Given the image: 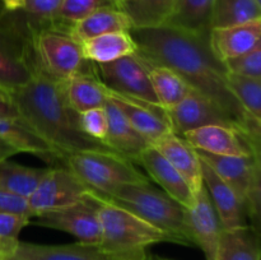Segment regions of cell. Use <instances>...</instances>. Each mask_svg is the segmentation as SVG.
<instances>
[{"label":"cell","mask_w":261,"mask_h":260,"mask_svg":"<svg viewBox=\"0 0 261 260\" xmlns=\"http://www.w3.org/2000/svg\"><path fill=\"white\" fill-rule=\"evenodd\" d=\"M137 53L168 66L201 96L213 102L245 134L260 143L261 124L244 111L227 83V70L208 45V37L191 35L170 25L132 28Z\"/></svg>","instance_id":"obj_1"},{"label":"cell","mask_w":261,"mask_h":260,"mask_svg":"<svg viewBox=\"0 0 261 260\" xmlns=\"http://www.w3.org/2000/svg\"><path fill=\"white\" fill-rule=\"evenodd\" d=\"M10 94L20 119L53 148L59 161L84 150L116 153L83 132L79 114L64 97L61 82L48 78L40 69L27 84Z\"/></svg>","instance_id":"obj_2"},{"label":"cell","mask_w":261,"mask_h":260,"mask_svg":"<svg viewBox=\"0 0 261 260\" xmlns=\"http://www.w3.org/2000/svg\"><path fill=\"white\" fill-rule=\"evenodd\" d=\"M92 191V190H91ZM98 199V217L101 222L99 249L119 260H147V249L161 242L178 244L177 240L158 227L148 223L132 212L109 200Z\"/></svg>","instance_id":"obj_3"},{"label":"cell","mask_w":261,"mask_h":260,"mask_svg":"<svg viewBox=\"0 0 261 260\" xmlns=\"http://www.w3.org/2000/svg\"><path fill=\"white\" fill-rule=\"evenodd\" d=\"M94 194L167 232L180 245H191L185 227V209L150 184H124L109 194Z\"/></svg>","instance_id":"obj_4"},{"label":"cell","mask_w":261,"mask_h":260,"mask_svg":"<svg viewBox=\"0 0 261 260\" xmlns=\"http://www.w3.org/2000/svg\"><path fill=\"white\" fill-rule=\"evenodd\" d=\"M33 30L28 20L0 5V88L13 92L38 70L33 53Z\"/></svg>","instance_id":"obj_5"},{"label":"cell","mask_w":261,"mask_h":260,"mask_svg":"<svg viewBox=\"0 0 261 260\" xmlns=\"http://www.w3.org/2000/svg\"><path fill=\"white\" fill-rule=\"evenodd\" d=\"M61 162L91 190L101 194L124 184H150L132 161L117 153L84 150L66 154Z\"/></svg>","instance_id":"obj_6"},{"label":"cell","mask_w":261,"mask_h":260,"mask_svg":"<svg viewBox=\"0 0 261 260\" xmlns=\"http://www.w3.org/2000/svg\"><path fill=\"white\" fill-rule=\"evenodd\" d=\"M33 53L40 71L56 82L70 78L88 63L81 43L55 28L33 30Z\"/></svg>","instance_id":"obj_7"},{"label":"cell","mask_w":261,"mask_h":260,"mask_svg":"<svg viewBox=\"0 0 261 260\" xmlns=\"http://www.w3.org/2000/svg\"><path fill=\"white\" fill-rule=\"evenodd\" d=\"M99 201L89 189L88 194L76 203L64 208L36 216L35 224L66 232L86 245H99L101 222L98 217Z\"/></svg>","instance_id":"obj_8"},{"label":"cell","mask_w":261,"mask_h":260,"mask_svg":"<svg viewBox=\"0 0 261 260\" xmlns=\"http://www.w3.org/2000/svg\"><path fill=\"white\" fill-rule=\"evenodd\" d=\"M93 71L105 88L124 96L158 105L147 68L137 53L106 64H94ZM160 106V105H158Z\"/></svg>","instance_id":"obj_9"},{"label":"cell","mask_w":261,"mask_h":260,"mask_svg":"<svg viewBox=\"0 0 261 260\" xmlns=\"http://www.w3.org/2000/svg\"><path fill=\"white\" fill-rule=\"evenodd\" d=\"M89 188L66 167L48 168L36 190L28 198L31 219L38 214L76 203Z\"/></svg>","instance_id":"obj_10"},{"label":"cell","mask_w":261,"mask_h":260,"mask_svg":"<svg viewBox=\"0 0 261 260\" xmlns=\"http://www.w3.org/2000/svg\"><path fill=\"white\" fill-rule=\"evenodd\" d=\"M193 149L219 155H260V143L239 129L208 125L181 135Z\"/></svg>","instance_id":"obj_11"},{"label":"cell","mask_w":261,"mask_h":260,"mask_svg":"<svg viewBox=\"0 0 261 260\" xmlns=\"http://www.w3.org/2000/svg\"><path fill=\"white\" fill-rule=\"evenodd\" d=\"M166 115L171 132L178 137L185 134L189 130L208 126V125H223L242 132L213 102L194 89H190L177 105L166 110Z\"/></svg>","instance_id":"obj_12"},{"label":"cell","mask_w":261,"mask_h":260,"mask_svg":"<svg viewBox=\"0 0 261 260\" xmlns=\"http://www.w3.org/2000/svg\"><path fill=\"white\" fill-rule=\"evenodd\" d=\"M185 227L191 245L204 252L205 260H214L222 227L204 186L196 194L195 204L185 209Z\"/></svg>","instance_id":"obj_13"},{"label":"cell","mask_w":261,"mask_h":260,"mask_svg":"<svg viewBox=\"0 0 261 260\" xmlns=\"http://www.w3.org/2000/svg\"><path fill=\"white\" fill-rule=\"evenodd\" d=\"M106 89V97L149 144L171 132L166 110L158 105Z\"/></svg>","instance_id":"obj_14"},{"label":"cell","mask_w":261,"mask_h":260,"mask_svg":"<svg viewBox=\"0 0 261 260\" xmlns=\"http://www.w3.org/2000/svg\"><path fill=\"white\" fill-rule=\"evenodd\" d=\"M195 152L204 163L231 186L245 205L252 181L261 172L260 155H219L201 150Z\"/></svg>","instance_id":"obj_15"},{"label":"cell","mask_w":261,"mask_h":260,"mask_svg":"<svg viewBox=\"0 0 261 260\" xmlns=\"http://www.w3.org/2000/svg\"><path fill=\"white\" fill-rule=\"evenodd\" d=\"M201 176H203L204 188L208 191L219 223L224 231L242 228L249 226L245 205L241 199L236 195L231 186L224 183L206 163L200 160Z\"/></svg>","instance_id":"obj_16"},{"label":"cell","mask_w":261,"mask_h":260,"mask_svg":"<svg viewBox=\"0 0 261 260\" xmlns=\"http://www.w3.org/2000/svg\"><path fill=\"white\" fill-rule=\"evenodd\" d=\"M137 163L147 171L150 180L161 186L163 193L167 194L184 209L191 208L195 204L196 195L185 178L152 145H148L143 150Z\"/></svg>","instance_id":"obj_17"},{"label":"cell","mask_w":261,"mask_h":260,"mask_svg":"<svg viewBox=\"0 0 261 260\" xmlns=\"http://www.w3.org/2000/svg\"><path fill=\"white\" fill-rule=\"evenodd\" d=\"M261 19L239 25L212 28L208 45L221 63L237 58L261 43Z\"/></svg>","instance_id":"obj_18"},{"label":"cell","mask_w":261,"mask_h":260,"mask_svg":"<svg viewBox=\"0 0 261 260\" xmlns=\"http://www.w3.org/2000/svg\"><path fill=\"white\" fill-rule=\"evenodd\" d=\"M153 148L158 150L170 165L182 176L191 188L193 193L198 194L203 189L201 163L198 153L181 137L170 132L153 142Z\"/></svg>","instance_id":"obj_19"},{"label":"cell","mask_w":261,"mask_h":260,"mask_svg":"<svg viewBox=\"0 0 261 260\" xmlns=\"http://www.w3.org/2000/svg\"><path fill=\"white\" fill-rule=\"evenodd\" d=\"M7 260H119L99 249L98 245L81 242L68 245H40L19 241Z\"/></svg>","instance_id":"obj_20"},{"label":"cell","mask_w":261,"mask_h":260,"mask_svg":"<svg viewBox=\"0 0 261 260\" xmlns=\"http://www.w3.org/2000/svg\"><path fill=\"white\" fill-rule=\"evenodd\" d=\"M103 107L107 115V138L105 144L126 160L137 163L143 150L150 144L133 127L112 102L106 99Z\"/></svg>","instance_id":"obj_21"},{"label":"cell","mask_w":261,"mask_h":260,"mask_svg":"<svg viewBox=\"0 0 261 260\" xmlns=\"http://www.w3.org/2000/svg\"><path fill=\"white\" fill-rule=\"evenodd\" d=\"M61 88L68 105L78 114L106 103V89L97 79L91 61L81 71L61 82Z\"/></svg>","instance_id":"obj_22"},{"label":"cell","mask_w":261,"mask_h":260,"mask_svg":"<svg viewBox=\"0 0 261 260\" xmlns=\"http://www.w3.org/2000/svg\"><path fill=\"white\" fill-rule=\"evenodd\" d=\"M0 140L17 153H31L45 162L59 161L58 154L20 117H0Z\"/></svg>","instance_id":"obj_23"},{"label":"cell","mask_w":261,"mask_h":260,"mask_svg":"<svg viewBox=\"0 0 261 260\" xmlns=\"http://www.w3.org/2000/svg\"><path fill=\"white\" fill-rule=\"evenodd\" d=\"M213 5L214 0H175L165 25L191 35L208 37Z\"/></svg>","instance_id":"obj_24"},{"label":"cell","mask_w":261,"mask_h":260,"mask_svg":"<svg viewBox=\"0 0 261 260\" xmlns=\"http://www.w3.org/2000/svg\"><path fill=\"white\" fill-rule=\"evenodd\" d=\"M81 46L84 59L94 64L111 63L137 53V45L130 35V31L111 32L88 38L81 42Z\"/></svg>","instance_id":"obj_25"},{"label":"cell","mask_w":261,"mask_h":260,"mask_svg":"<svg viewBox=\"0 0 261 260\" xmlns=\"http://www.w3.org/2000/svg\"><path fill=\"white\" fill-rule=\"evenodd\" d=\"M133 28L129 18L116 8H102L73 24L69 35L79 43L88 38L111 32H129Z\"/></svg>","instance_id":"obj_26"},{"label":"cell","mask_w":261,"mask_h":260,"mask_svg":"<svg viewBox=\"0 0 261 260\" xmlns=\"http://www.w3.org/2000/svg\"><path fill=\"white\" fill-rule=\"evenodd\" d=\"M142 60L147 68L155 99L163 110H168L177 105L189 93L190 87L172 69L162 64L152 63L144 58H142Z\"/></svg>","instance_id":"obj_27"},{"label":"cell","mask_w":261,"mask_h":260,"mask_svg":"<svg viewBox=\"0 0 261 260\" xmlns=\"http://www.w3.org/2000/svg\"><path fill=\"white\" fill-rule=\"evenodd\" d=\"M260 232L251 226L222 229L214 260H260Z\"/></svg>","instance_id":"obj_28"},{"label":"cell","mask_w":261,"mask_h":260,"mask_svg":"<svg viewBox=\"0 0 261 260\" xmlns=\"http://www.w3.org/2000/svg\"><path fill=\"white\" fill-rule=\"evenodd\" d=\"M175 0H114L115 8L121 10L133 28H149L165 24Z\"/></svg>","instance_id":"obj_29"},{"label":"cell","mask_w":261,"mask_h":260,"mask_svg":"<svg viewBox=\"0 0 261 260\" xmlns=\"http://www.w3.org/2000/svg\"><path fill=\"white\" fill-rule=\"evenodd\" d=\"M48 168H35L7 160L0 161V188L15 195L30 198Z\"/></svg>","instance_id":"obj_30"},{"label":"cell","mask_w":261,"mask_h":260,"mask_svg":"<svg viewBox=\"0 0 261 260\" xmlns=\"http://www.w3.org/2000/svg\"><path fill=\"white\" fill-rule=\"evenodd\" d=\"M261 19V3L257 0H214L212 28L244 24Z\"/></svg>","instance_id":"obj_31"},{"label":"cell","mask_w":261,"mask_h":260,"mask_svg":"<svg viewBox=\"0 0 261 260\" xmlns=\"http://www.w3.org/2000/svg\"><path fill=\"white\" fill-rule=\"evenodd\" d=\"M61 2L63 0H0V5L24 18L35 30H40L54 28Z\"/></svg>","instance_id":"obj_32"},{"label":"cell","mask_w":261,"mask_h":260,"mask_svg":"<svg viewBox=\"0 0 261 260\" xmlns=\"http://www.w3.org/2000/svg\"><path fill=\"white\" fill-rule=\"evenodd\" d=\"M227 83L244 111L261 124V79L227 73Z\"/></svg>","instance_id":"obj_33"},{"label":"cell","mask_w":261,"mask_h":260,"mask_svg":"<svg viewBox=\"0 0 261 260\" xmlns=\"http://www.w3.org/2000/svg\"><path fill=\"white\" fill-rule=\"evenodd\" d=\"M102 8H115L114 0H63L54 28L69 33L71 25Z\"/></svg>","instance_id":"obj_34"},{"label":"cell","mask_w":261,"mask_h":260,"mask_svg":"<svg viewBox=\"0 0 261 260\" xmlns=\"http://www.w3.org/2000/svg\"><path fill=\"white\" fill-rule=\"evenodd\" d=\"M30 223V217L0 213V260L12 256L19 244L20 232Z\"/></svg>","instance_id":"obj_35"},{"label":"cell","mask_w":261,"mask_h":260,"mask_svg":"<svg viewBox=\"0 0 261 260\" xmlns=\"http://www.w3.org/2000/svg\"><path fill=\"white\" fill-rule=\"evenodd\" d=\"M224 68L227 73L247 78L261 79V43L252 50L226 61Z\"/></svg>","instance_id":"obj_36"},{"label":"cell","mask_w":261,"mask_h":260,"mask_svg":"<svg viewBox=\"0 0 261 260\" xmlns=\"http://www.w3.org/2000/svg\"><path fill=\"white\" fill-rule=\"evenodd\" d=\"M79 121L82 129L88 137L105 143L107 138V115L103 106L81 112Z\"/></svg>","instance_id":"obj_37"},{"label":"cell","mask_w":261,"mask_h":260,"mask_svg":"<svg viewBox=\"0 0 261 260\" xmlns=\"http://www.w3.org/2000/svg\"><path fill=\"white\" fill-rule=\"evenodd\" d=\"M0 213L18 214L31 218L28 199L0 188Z\"/></svg>","instance_id":"obj_38"},{"label":"cell","mask_w":261,"mask_h":260,"mask_svg":"<svg viewBox=\"0 0 261 260\" xmlns=\"http://www.w3.org/2000/svg\"><path fill=\"white\" fill-rule=\"evenodd\" d=\"M0 117H19L10 92L0 88Z\"/></svg>","instance_id":"obj_39"},{"label":"cell","mask_w":261,"mask_h":260,"mask_svg":"<svg viewBox=\"0 0 261 260\" xmlns=\"http://www.w3.org/2000/svg\"><path fill=\"white\" fill-rule=\"evenodd\" d=\"M15 154H17V150H14L12 147H9L7 143L0 140V157H2L3 160H7V158L12 157V155H15Z\"/></svg>","instance_id":"obj_40"},{"label":"cell","mask_w":261,"mask_h":260,"mask_svg":"<svg viewBox=\"0 0 261 260\" xmlns=\"http://www.w3.org/2000/svg\"><path fill=\"white\" fill-rule=\"evenodd\" d=\"M147 260H170V259H165V257L155 256V255H148Z\"/></svg>","instance_id":"obj_41"},{"label":"cell","mask_w":261,"mask_h":260,"mask_svg":"<svg viewBox=\"0 0 261 260\" xmlns=\"http://www.w3.org/2000/svg\"><path fill=\"white\" fill-rule=\"evenodd\" d=\"M257 2H259V3H261V0H257Z\"/></svg>","instance_id":"obj_42"},{"label":"cell","mask_w":261,"mask_h":260,"mask_svg":"<svg viewBox=\"0 0 261 260\" xmlns=\"http://www.w3.org/2000/svg\"><path fill=\"white\" fill-rule=\"evenodd\" d=\"M2 160H3V158H2V157H0V161H2Z\"/></svg>","instance_id":"obj_43"}]
</instances>
